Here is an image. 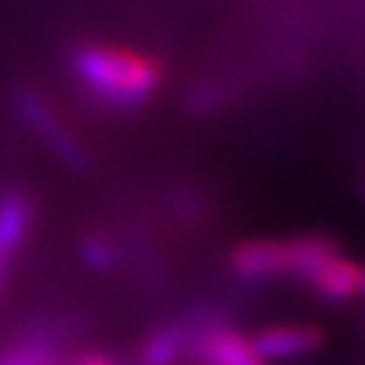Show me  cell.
<instances>
[{
  "label": "cell",
  "mask_w": 365,
  "mask_h": 365,
  "mask_svg": "<svg viewBox=\"0 0 365 365\" xmlns=\"http://www.w3.org/2000/svg\"><path fill=\"white\" fill-rule=\"evenodd\" d=\"M71 71L92 98L122 111L146 106L165 81V68L157 57L108 43L76 46Z\"/></svg>",
  "instance_id": "cell-1"
},
{
  "label": "cell",
  "mask_w": 365,
  "mask_h": 365,
  "mask_svg": "<svg viewBox=\"0 0 365 365\" xmlns=\"http://www.w3.org/2000/svg\"><path fill=\"white\" fill-rule=\"evenodd\" d=\"M14 111L19 114V119L33 130L36 138L43 141V146L52 152L66 168L76 170V173H87L92 170V155L90 149L81 144L76 133L68 125H63L60 114L52 108V103L46 98H41V92L33 87H16L11 95Z\"/></svg>",
  "instance_id": "cell-2"
},
{
  "label": "cell",
  "mask_w": 365,
  "mask_h": 365,
  "mask_svg": "<svg viewBox=\"0 0 365 365\" xmlns=\"http://www.w3.org/2000/svg\"><path fill=\"white\" fill-rule=\"evenodd\" d=\"M190 357L203 365H268L249 336L225 325H192V349Z\"/></svg>",
  "instance_id": "cell-3"
},
{
  "label": "cell",
  "mask_w": 365,
  "mask_h": 365,
  "mask_svg": "<svg viewBox=\"0 0 365 365\" xmlns=\"http://www.w3.org/2000/svg\"><path fill=\"white\" fill-rule=\"evenodd\" d=\"M227 262L235 276L249 282H271L289 276V238H249L230 249Z\"/></svg>",
  "instance_id": "cell-4"
},
{
  "label": "cell",
  "mask_w": 365,
  "mask_h": 365,
  "mask_svg": "<svg viewBox=\"0 0 365 365\" xmlns=\"http://www.w3.org/2000/svg\"><path fill=\"white\" fill-rule=\"evenodd\" d=\"M249 341L265 363H279L319 352L325 344V333L317 325H268L252 333Z\"/></svg>",
  "instance_id": "cell-5"
},
{
  "label": "cell",
  "mask_w": 365,
  "mask_h": 365,
  "mask_svg": "<svg viewBox=\"0 0 365 365\" xmlns=\"http://www.w3.org/2000/svg\"><path fill=\"white\" fill-rule=\"evenodd\" d=\"M192 349L190 322H163L146 333L138 346V365H179Z\"/></svg>",
  "instance_id": "cell-6"
},
{
  "label": "cell",
  "mask_w": 365,
  "mask_h": 365,
  "mask_svg": "<svg viewBox=\"0 0 365 365\" xmlns=\"http://www.w3.org/2000/svg\"><path fill=\"white\" fill-rule=\"evenodd\" d=\"M360 282H363V265L346 260L344 255H336L306 282V287L327 303H346L354 295H360Z\"/></svg>",
  "instance_id": "cell-7"
},
{
  "label": "cell",
  "mask_w": 365,
  "mask_h": 365,
  "mask_svg": "<svg viewBox=\"0 0 365 365\" xmlns=\"http://www.w3.org/2000/svg\"><path fill=\"white\" fill-rule=\"evenodd\" d=\"M33 220H36V209L25 192L9 190L0 195V255L14 257L22 249L33 230Z\"/></svg>",
  "instance_id": "cell-8"
},
{
  "label": "cell",
  "mask_w": 365,
  "mask_h": 365,
  "mask_svg": "<svg viewBox=\"0 0 365 365\" xmlns=\"http://www.w3.org/2000/svg\"><path fill=\"white\" fill-rule=\"evenodd\" d=\"M78 257L87 268L106 274V271H114L119 265V249L106 235H87L78 244Z\"/></svg>",
  "instance_id": "cell-9"
},
{
  "label": "cell",
  "mask_w": 365,
  "mask_h": 365,
  "mask_svg": "<svg viewBox=\"0 0 365 365\" xmlns=\"http://www.w3.org/2000/svg\"><path fill=\"white\" fill-rule=\"evenodd\" d=\"M66 365H122V363H119L117 357H111V354L106 352H81L73 360H68Z\"/></svg>",
  "instance_id": "cell-10"
},
{
  "label": "cell",
  "mask_w": 365,
  "mask_h": 365,
  "mask_svg": "<svg viewBox=\"0 0 365 365\" xmlns=\"http://www.w3.org/2000/svg\"><path fill=\"white\" fill-rule=\"evenodd\" d=\"M9 271H11V257L0 255V300L6 295V284H9Z\"/></svg>",
  "instance_id": "cell-11"
}]
</instances>
